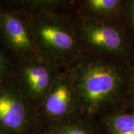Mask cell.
<instances>
[{
	"mask_svg": "<svg viewBox=\"0 0 134 134\" xmlns=\"http://www.w3.org/2000/svg\"><path fill=\"white\" fill-rule=\"evenodd\" d=\"M37 114L18 86L13 73L0 85V133L33 134Z\"/></svg>",
	"mask_w": 134,
	"mask_h": 134,
	"instance_id": "obj_4",
	"label": "cell"
},
{
	"mask_svg": "<svg viewBox=\"0 0 134 134\" xmlns=\"http://www.w3.org/2000/svg\"><path fill=\"white\" fill-rule=\"evenodd\" d=\"M88 116L81 112L63 119L39 122L33 134H96Z\"/></svg>",
	"mask_w": 134,
	"mask_h": 134,
	"instance_id": "obj_8",
	"label": "cell"
},
{
	"mask_svg": "<svg viewBox=\"0 0 134 134\" xmlns=\"http://www.w3.org/2000/svg\"><path fill=\"white\" fill-rule=\"evenodd\" d=\"M70 71L81 112L88 115L119 101L127 85L122 67L108 58L85 55Z\"/></svg>",
	"mask_w": 134,
	"mask_h": 134,
	"instance_id": "obj_1",
	"label": "cell"
},
{
	"mask_svg": "<svg viewBox=\"0 0 134 134\" xmlns=\"http://www.w3.org/2000/svg\"><path fill=\"white\" fill-rule=\"evenodd\" d=\"M74 2L62 0H24L6 3L7 7L19 10L28 14L46 13H63L61 10L71 8Z\"/></svg>",
	"mask_w": 134,
	"mask_h": 134,
	"instance_id": "obj_10",
	"label": "cell"
},
{
	"mask_svg": "<svg viewBox=\"0 0 134 134\" xmlns=\"http://www.w3.org/2000/svg\"><path fill=\"white\" fill-rule=\"evenodd\" d=\"M0 41L18 62L41 58L34 42L29 14L23 11L0 6Z\"/></svg>",
	"mask_w": 134,
	"mask_h": 134,
	"instance_id": "obj_5",
	"label": "cell"
},
{
	"mask_svg": "<svg viewBox=\"0 0 134 134\" xmlns=\"http://www.w3.org/2000/svg\"><path fill=\"white\" fill-rule=\"evenodd\" d=\"M103 123L105 134H134V111L108 114Z\"/></svg>",
	"mask_w": 134,
	"mask_h": 134,
	"instance_id": "obj_11",
	"label": "cell"
},
{
	"mask_svg": "<svg viewBox=\"0 0 134 134\" xmlns=\"http://www.w3.org/2000/svg\"><path fill=\"white\" fill-rule=\"evenodd\" d=\"M78 14L90 18L115 19L124 14L123 1L86 0L80 3Z\"/></svg>",
	"mask_w": 134,
	"mask_h": 134,
	"instance_id": "obj_9",
	"label": "cell"
},
{
	"mask_svg": "<svg viewBox=\"0 0 134 134\" xmlns=\"http://www.w3.org/2000/svg\"><path fill=\"white\" fill-rule=\"evenodd\" d=\"M74 16L85 55L122 58L131 53L128 34L117 20L90 18L78 13Z\"/></svg>",
	"mask_w": 134,
	"mask_h": 134,
	"instance_id": "obj_3",
	"label": "cell"
},
{
	"mask_svg": "<svg viewBox=\"0 0 134 134\" xmlns=\"http://www.w3.org/2000/svg\"><path fill=\"white\" fill-rule=\"evenodd\" d=\"M128 85V87L129 88L130 96H131L132 100L134 104V65L132 66L129 75V77Z\"/></svg>",
	"mask_w": 134,
	"mask_h": 134,
	"instance_id": "obj_14",
	"label": "cell"
},
{
	"mask_svg": "<svg viewBox=\"0 0 134 134\" xmlns=\"http://www.w3.org/2000/svg\"><path fill=\"white\" fill-rule=\"evenodd\" d=\"M29 16L34 42L43 60L58 70H65L71 68L85 56L75 16L65 13Z\"/></svg>",
	"mask_w": 134,
	"mask_h": 134,
	"instance_id": "obj_2",
	"label": "cell"
},
{
	"mask_svg": "<svg viewBox=\"0 0 134 134\" xmlns=\"http://www.w3.org/2000/svg\"><path fill=\"white\" fill-rule=\"evenodd\" d=\"M58 70L41 58L18 62L13 76L36 112L46 98Z\"/></svg>",
	"mask_w": 134,
	"mask_h": 134,
	"instance_id": "obj_7",
	"label": "cell"
},
{
	"mask_svg": "<svg viewBox=\"0 0 134 134\" xmlns=\"http://www.w3.org/2000/svg\"><path fill=\"white\" fill-rule=\"evenodd\" d=\"M0 134H1V133H0Z\"/></svg>",
	"mask_w": 134,
	"mask_h": 134,
	"instance_id": "obj_15",
	"label": "cell"
},
{
	"mask_svg": "<svg viewBox=\"0 0 134 134\" xmlns=\"http://www.w3.org/2000/svg\"><path fill=\"white\" fill-rule=\"evenodd\" d=\"M13 72L11 60L0 46V85L12 74Z\"/></svg>",
	"mask_w": 134,
	"mask_h": 134,
	"instance_id": "obj_12",
	"label": "cell"
},
{
	"mask_svg": "<svg viewBox=\"0 0 134 134\" xmlns=\"http://www.w3.org/2000/svg\"><path fill=\"white\" fill-rule=\"evenodd\" d=\"M81 112L70 68L58 70L46 98L37 110L39 122L63 119Z\"/></svg>",
	"mask_w": 134,
	"mask_h": 134,
	"instance_id": "obj_6",
	"label": "cell"
},
{
	"mask_svg": "<svg viewBox=\"0 0 134 134\" xmlns=\"http://www.w3.org/2000/svg\"><path fill=\"white\" fill-rule=\"evenodd\" d=\"M123 9L127 23L134 32V0L123 1Z\"/></svg>",
	"mask_w": 134,
	"mask_h": 134,
	"instance_id": "obj_13",
	"label": "cell"
}]
</instances>
